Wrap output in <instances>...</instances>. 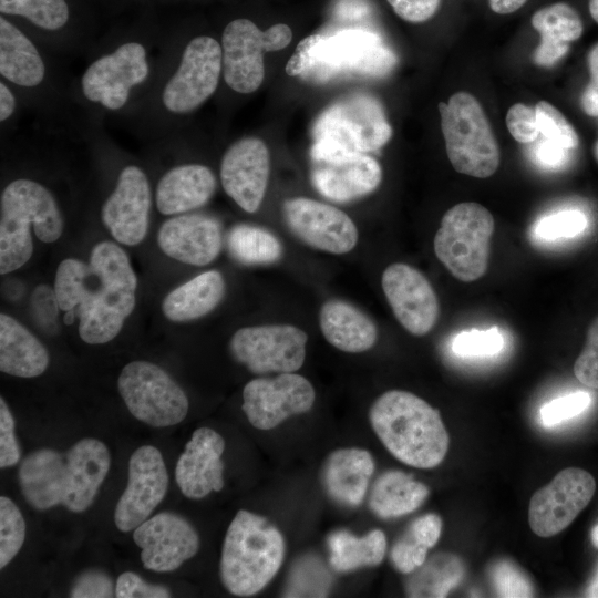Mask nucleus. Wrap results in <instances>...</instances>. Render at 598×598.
<instances>
[{
    "instance_id": "15",
    "label": "nucleus",
    "mask_w": 598,
    "mask_h": 598,
    "mask_svg": "<svg viewBox=\"0 0 598 598\" xmlns=\"http://www.w3.org/2000/svg\"><path fill=\"white\" fill-rule=\"evenodd\" d=\"M594 476L580 467L558 472L529 501L528 523L539 537L548 538L566 529L594 497Z\"/></svg>"
},
{
    "instance_id": "2",
    "label": "nucleus",
    "mask_w": 598,
    "mask_h": 598,
    "mask_svg": "<svg viewBox=\"0 0 598 598\" xmlns=\"http://www.w3.org/2000/svg\"><path fill=\"white\" fill-rule=\"evenodd\" d=\"M110 464L107 447L96 439L80 440L64 452L41 448L21 462V493L34 509L62 505L81 513L92 505Z\"/></svg>"
},
{
    "instance_id": "53",
    "label": "nucleus",
    "mask_w": 598,
    "mask_h": 598,
    "mask_svg": "<svg viewBox=\"0 0 598 598\" xmlns=\"http://www.w3.org/2000/svg\"><path fill=\"white\" fill-rule=\"evenodd\" d=\"M588 66L590 82L582 93L581 105L587 115L598 116V43L589 51Z\"/></svg>"
},
{
    "instance_id": "35",
    "label": "nucleus",
    "mask_w": 598,
    "mask_h": 598,
    "mask_svg": "<svg viewBox=\"0 0 598 598\" xmlns=\"http://www.w3.org/2000/svg\"><path fill=\"white\" fill-rule=\"evenodd\" d=\"M442 519L437 514H426L414 519L393 544L390 559L394 568L408 575L425 560L429 549L439 542Z\"/></svg>"
},
{
    "instance_id": "59",
    "label": "nucleus",
    "mask_w": 598,
    "mask_h": 598,
    "mask_svg": "<svg viewBox=\"0 0 598 598\" xmlns=\"http://www.w3.org/2000/svg\"><path fill=\"white\" fill-rule=\"evenodd\" d=\"M591 543L596 548H598V524L594 526L591 530Z\"/></svg>"
},
{
    "instance_id": "5",
    "label": "nucleus",
    "mask_w": 598,
    "mask_h": 598,
    "mask_svg": "<svg viewBox=\"0 0 598 598\" xmlns=\"http://www.w3.org/2000/svg\"><path fill=\"white\" fill-rule=\"evenodd\" d=\"M396 62L394 52L375 32L348 28L302 39L286 64V73L316 81L339 74L383 76Z\"/></svg>"
},
{
    "instance_id": "19",
    "label": "nucleus",
    "mask_w": 598,
    "mask_h": 598,
    "mask_svg": "<svg viewBox=\"0 0 598 598\" xmlns=\"http://www.w3.org/2000/svg\"><path fill=\"white\" fill-rule=\"evenodd\" d=\"M152 189L146 173L137 165H125L101 207V219L120 244L138 245L148 229Z\"/></svg>"
},
{
    "instance_id": "14",
    "label": "nucleus",
    "mask_w": 598,
    "mask_h": 598,
    "mask_svg": "<svg viewBox=\"0 0 598 598\" xmlns=\"http://www.w3.org/2000/svg\"><path fill=\"white\" fill-rule=\"evenodd\" d=\"M307 333L291 324L244 327L231 337L235 360L255 374L289 373L306 359Z\"/></svg>"
},
{
    "instance_id": "8",
    "label": "nucleus",
    "mask_w": 598,
    "mask_h": 598,
    "mask_svg": "<svg viewBox=\"0 0 598 598\" xmlns=\"http://www.w3.org/2000/svg\"><path fill=\"white\" fill-rule=\"evenodd\" d=\"M151 48L140 40H126L105 48L84 69L79 91L85 103L114 113L137 105L148 92L157 71Z\"/></svg>"
},
{
    "instance_id": "50",
    "label": "nucleus",
    "mask_w": 598,
    "mask_h": 598,
    "mask_svg": "<svg viewBox=\"0 0 598 598\" xmlns=\"http://www.w3.org/2000/svg\"><path fill=\"white\" fill-rule=\"evenodd\" d=\"M115 597L117 598H167L169 590L162 585H153L144 581L138 575L125 571L117 577L115 584Z\"/></svg>"
},
{
    "instance_id": "49",
    "label": "nucleus",
    "mask_w": 598,
    "mask_h": 598,
    "mask_svg": "<svg viewBox=\"0 0 598 598\" xmlns=\"http://www.w3.org/2000/svg\"><path fill=\"white\" fill-rule=\"evenodd\" d=\"M21 457V450L14 434V420L4 402L0 399V467H11Z\"/></svg>"
},
{
    "instance_id": "55",
    "label": "nucleus",
    "mask_w": 598,
    "mask_h": 598,
    "mask_svg": "<svg viewBox=\"0 0 598 598\" xmlns=\"http://www.w3.org/2000/svg\"><path fill=\"white\" fill-rule=\"evenodd\" d=\"M527 0H488L491 9L498 14H508L522 8Z\"/></svg>"
},
{
    "instance_id": "22",
    "label": "nucleus",
    "mask_w": 598,
    "mask_h": 598,
    "mask_svg": "<svg viewBox=\"0 0 598 598\" xmlns=\"http://www.w3.org/2000/svg\"><path fill=\"white\" fill-rule=\"evenodd\" d=\"M270 155L258 137H243L224 153L219 177L225 193L245 212L259 209L268 185Z\"/></svg>"
},
{
    "instance_id": "44",
    "label": "nucleus",
    "mask_w": 598,
    "mask_h": 598,
    "mask_svg": "<svg viewBox=\"0 0 598 598\" xmlns=\"http://www.w3.org/2000/svg\"><path fill=\"white\" fill-rule=\"evenodd\" d=\"M491 577L499 597H532L533 585L524 571L509 560H499L492 567Z\"/></svg>"
},
{
    "instance_id": "21",
    "label": "nucleus",
    "mask_w": 598,
    "mask_h": 598,
    "mask_svg": "<svg viewBox=\"0 0 598 598\" xmlns=\"http://www.w3.org/2000/svg\"><path fill=\"white\" fill-rule=\"evenodd\" d=\"M385 298L401 326L414 336H424L435 326L440 305L426 277L414 267L396 262L382 274Z\"/></svg>"
},
{
    "instance_id": "46",
    "label": "nucleus",
    "mask_w": 598,
    "mask_h": 598,
    "mask_svg": "<svg viewBox=\"0 0 598 598\" xmlns=\"http://www.w3.org/2000/svg\"><path fill=\"white\" fill-rule=\"evenodd\" d=\"M32 313L35 322L47 332L58 330L60 306L54 288L47 285L35 287L31 296Z\"/></svg>"
},
{
    "instance_id": "31",
    "label": "nucleus",
    "mask_w": 598,
    "mask_h": 598,
    "mask_svg": "<svg viewBox=\"0 0 598 598\" xmlns=\"http://www.w3.org/2000/svg\"><path fill=\"white\" fill-rule=\"evenodd\" d=\"M44 346L14 318L0 315V370L9 375L34 378L49 365Z\"/></svg>"
},
{
    "instance_id": "18",
    "label": "nucleus",
    "mask_w": 598,
    "mask_h": 598,
    "mask_svg": "<svg viewBox=\"0 0 598 598\" xmlns=\"http://www.w3.org/2000/svg\"><path fill=\"white\" fill-rule=\"evenodd\" d=\"M282 214L290 231L312 248L341 255L351 251L358 243L353 220L332 205L295 197L283 203Z\"/></svg>"
},
{
    "instance_id": "9",
    "label": "nucleus",
    "mask_w": 598,
    "mask_h": 598,
    "mask_svg": "<svg viewBox=\"0 0 598 598\" xmlns=\"http://www.w3.org/2000/svg\"><path fill=\"white\" fill-rule=\"evenodd\" d=\"M392 136L382 105L371 95L348 96L321 113L313 127L312 161L377 151Z\"/></svg>"
},
{
    "instance_id": "38",
    "label": "nucleus",
    "mask_w": 598,
    "mask_h": 598,
    "mask_svg": "<svg viewBox=\"0 0 598 598\" xmlns=\"http://www.w3.org/2000/svg\"><path fill=\"white\" fill-rule=\"evenodd\" d=\"M0 12L21 17L47 32L61 31L70 20L66 0H0Z\"/></svg>"
},
{
    "instance_id": "28",
    "label": "nucleus",
    "mask_w": 598,
    "mask_h": 598,
    "mask_svg": "<svg viewBox=\"0 0 598 598\" xmlns=\"http://www.w3.org/2000/svg\"><path fill=\"white\" fill-rule=\"evenodd\" d=\"M374 472L371 453L359 447L331 452L323 464L322 482L327 494L337 503L359 506L368 492Z\"/></svg>"
},
{
    "instance_id": "27",
    "label": "nucleus",
    "mask_w": 598,
    "mask_h": 598,
    "mask_svg": "<svg viewBox=\"0 0 598 598\" xmlns=\"http://www.w3.org/2000/svg\"><path fill=\"white\" fill-rule=\"evenodd\" d=\"M217 181L203 164L173 166L156 184L155 203L162 215H179L204 206L214 195Z\"/></svg>"
},
{
    "instance_id": "34",
    "label": "nucleus",
    "mask_w": 598,
    "mask_h": 598,
    "mask_svg": "<svg viewBox=\"0 0 598 598\" xmlns=\"http://www.w3.org/2000/svg\"><path fill=\"white\" fill-rule=\"evenodd\" d=\"M330 565L339 573L374 567L382 563L386 551V537L373 529L358 537L348 530H337L328 538Z\"/></svg>"
},
{
    "instance_id": "40",
    "label": "nucleus",
    "mask_w": 598,
    "mask_h": 598,
    "mask_svg": "<svg viewBox=\"0 0 598 598\" xmlns=\"http://www.w3.org/2000/svg\"><path fill=\"white\" fill-rule=\"evenodd\" d=\"M503 347L504 338L496 327L487 330H465L452 340V351L463 358L493 357L499 353Z\"/></svg>"
},
{
    "instance_id": "42",
    "label": "nucleus",
    "mask_w": 598,
    "mask_h": 598,
    "mask_svg": "<svg viewBox=\"0 0 598 598\" xmlns=\"http://www.w3.org/2000/svg\"><path fill=\"white\" fill-rule=\"evenodd\" d=\"M536 116L539 133L567 150L578 145V135L567 118L554 105L539 101L536 106Z\"/></svg>"
},
{
    "instance_id": "11",
    "label": "nucleus",
    "mask_w": 598,
    "mask_h": 598,
    "mask_svg": "<svg viewBox=\"0 0 598 598\" xmlns=\"http://www.w3.org/2000/svg\"><path fill=\"white\" fill-rule=\"evenodd\" d=\"M494 228L493 215L481 204H456L442 217L434 236V252L456 279L475 281L487 270Z\"/></svg>"
},
{
    "instance_id": "3",
    "label": "nucleus",
    "mask_w": 598,
    "mask_h": 598,
    "mask_svg": "<svg viewBox=\"0 0 598 598\" xmlns=\"http://www.w3.org/2000/svg\"><path fill=\"white\" fill-rule=\"evenodd\" d=\"M369 421L384 447L409 466L433 468L447 454L450 436L440 412L411 392L381 394L369 410Z\"/></svg>"
},
{
    "instance_id": "47",
    "label": "nucleus",
    "mask_w": 598,
    "mask_h": 598,
    "mask_svg": "<svg viewBox=\"0 0 598 598\" xmlns=\"http://www.w3.org/2000/svg\"><path fill=\"white\" fill-rule=\"evenodd\" d=\"M505 122L513 138L519 143L534 142L539 135L536 111L525 104L512 105L507 111Z\"/></svg>"
},
{
    "instance_id": "54",
    "label": "nucleus",
    "mask_w": 598,
    "mask_h": 598,
    "mask_svg": "<svg viewBox=\"0 0 598 598\" xmlns=\"http://www.w3.org/2000/svg\"><path fill=\"white\" fill-rule=\"evenodd\" d=\"M17 106V93L8 83L0 80V122L2 125L13 117Z\"/></svg>"
},
{
    "instance_id": "51",
    "label": "nucleus",
    "mask_w": 598,
    "mask_h": 598,
    "mask_svg": "<svg viewBox=\"0 0 598 598\" xmlns=\"http://www.w3.org/2000/svg\"><path fill=\"white\" fill-rule=\"evenodd\" d=\"M388 2L401 19L420 23L435 14L441 0H388Z\"/></svg>"
},
{
    "instance_id": "30",
    "label": "nucleus",
    "mask_w": 598,
    "mask_h": 598,
    "mask_svg": "<svg viewBox=\"0 0 598 598\" xmlns=\"http://www.w3.org/2000/svg\"><path fill=\"white\" fill-rule=\"evenodd\" d=\"M533 28L540 34V43L533 54L539 66H553L569 49V43L582 34L579 14L567 3L557 2L537 10L532 17Z\"/></svg>"
},
{
    "instance_id": "26",
    "label": "nucleus",
    "mask_w": 598,
    "mask_h": 598,
    "mask_svg": "<svg viewBox=\"0 0 598 598\" xmlns=\"http://www.w3.org/2000/svg\"><path fill=\"white\" fill-rule=\"evenodd\" d=\"M382 181L380 164L364 153L313 161L311 182L326 198L344 203L365 196Z\"/></svg>"
},
{
    "instance_id": "43",
    "label": "nucleus",
    "mask_w": 598,
    "mask_h": 598,
    "mask_svg": "<svg viewBox=\"0 0 598 598\" xmlns=\"http://www.w3.org/2000/svg\"><path fill=\"white\" fill-rule=\"evenodd\" d=\"M591 402V395L585 391L571 392L553 399L540 408V422L544 426L563 423L585 412Z\"/></svg>"
},
{
    "instance_id": "20",
    "label": "nucleus",
    "mask_w": 598,
    "mask_h": 598,
    "mask_svg": "<svg viewBox=\"0 0 598 598\" xmlns=\"http://www.w3.org/2000/svg\"><path fill=\"white\" fill-rule=\"evenodd\" d=\"M167 487L168 473L159 450L152 445L135 450L128 461L127 486L114 512L116 527L123 533L134 530L163 501Z\"/></svg>"
},
{
    "instance_id": "41",
    "label": "nucleus",
    "mask_w": 598,
    "mask_h": 598,
    "mask_svg": "<svg viewBox=\"0 0 598 598\" xmlns=\"http://www.w3.org/2000/svg\"><path fill=\"white\" fill-rule=\"evenodd\" d=\"M587 227V218L577 209H565L537 220L534 234L538 239L555 241L573 238L581 234Z\"/></svg>"
},
{
    "instance_id": "45",
    "label": "nucleus",
    "mask_w": 598,
    "mask_h": 598,
    "mask_svg": "<svg viewBox=\"0 0 598 598\" xmlns=\"http://www.w3.org/2000/svg\"><path fill=\"white\" fill-rule=\"evenodd\" d=\"M574 374L584 385L598 389V317L587 330L584 349L574 364Z\"/></svg>"
},
{
    "instance_id": "4",
    "label": "nucleus",
    "mask_w": 598,
    "mask_h": 598,
    "mask_svg": "<svg viewBox=\"0 0 598 598\" xmlns=\"http://www.w3.org/2000/svg\"><path fill=\"white\" fill-rule=\"evenodd\" d=\"M157 66L155 79L141 101L150 102L167 124L196 111L217 90L223 76L220 43L209 35H197L181 49L178 58Z\"/></svg>"
},
{
    "instance_id": "6",
    "label": "nucleus",
    "mask_w": 598,
    "mask_h": 598,
    "mask_svg": "<svg viewBox=\"0 0 598 598\" xmlns=\"http://www.w3.org/2000/svg\"><path fill=\"white\" fill-rule=\"evenodd\" d=\"M34 235L43 243L58 240L63 217L52 192L42 183L27 178L9 182L0 195V272H12L32 256Z\"/></svg>"
},
{
    "instance_id": "17",
    "label": "nucleus",
    "mask_w": 598,
    "mask_h": 598,
    "mask_svg": "<svg viewBox=\"0 0 598 598\" xmlns=\"http://www.w3.org/2000/svg\"><path fill=\"white\" fill-rule=\"evenodd\" d=\"M44 50L14 23L0 17V76L29 102H40L54 87V73Z\"/></svg>"
},
{
    "instance_id": "57",
    "label": "nucleus",
    "mask_w": 598,
    "mask_h": 598,
    "mask_svg": "<svg viewBox=\"0 0 598 598\" xmlns=\"http://www.w3.org/2000/svg\"><path fill=\"white\" fill-rule=\"evenodd\" d=\"M589 12L592 19L598 23V0H589Z\"/></svg>"
},
{
    "instance_id": "25",
    "label": "nucleus",
    "mask_w": 598,
    "mask_h": 598,
    "mask_svg": "<svg viewBox=\"0 0 598 598\" xmlns=\"http://www.w3.org/2000/svg\"><path fill=\"white\" fill-rule=\"evenodd\" d=\"M224 451L225 441L219 433L206 426L194 431L175 468V480L184 496L200 499L223 489Z\"/></svg>"
},
{
    "instance_id": "1",
    "label": "nucleus",
    "mask_w": 598,
    "mask_h": 598,
    "mask_svg": "<svg viewBox=\"0 0 598 598\" xmlns=\"http://www.w3.org/2000/svg\"><path fill=\"white\" fill-rule=\"evenodd\" d=\"M136 288L126 252L111 241L95 245L87 264L66 258L55 272L60 309L75 312L79 334L89 344L106 343L120 333L134 310Z\"/></svg>"
},
{
    "instance_id": "13",
    "label": "nucleus",
    "mask_w": 598,
    "mask_h": 598,
    "mask_svg": "<svg viewBox=\"0 0 598 598\" xmlns=\"http://www.w3.org/2000/svg\"><path fill=\"white\" fill-rule=\"evenodd\" d=\"M117 388L131 414L147 425H175L188 413L189 403L183 389L152 362L127 363L120 373Z\"/></svg>"
},
{
    "instance_id": "23",
    "label": "nucleus",
    "mask_w": 598,
    "mask_h": 598,
    "mask_svg": "<svg viewBox=\"0 0 598 598\" xmlns=\"http://www.w3.org/2000/svg\"><path fill=\"white\" fill-rule=\"evenodd\" d=\"M135 544L142 548L141 560L146 569L172 571L196 555L199 537L194 527L174 513L156 514L134 529Z\"/></svg>"
},
{
    "instance_id": "56",
    "label": "nucleus",
    "mask_w": 598,
    "mask_h": 598,
    "mask_svg": "<svg viewBox=\"0 0 598 598\" xmlns=\"http://www.w3.org/2000/svg\"><path fill=\"white\" fill-rule=\"evenodd\" d=\"M585 596L598 598V566L595 570L591 581L589 582L586 589Z\"/></svg>"
},
{
    "instance_id": "36",
    "label": "nucleus",
    "mask_w": 598,
    "mask_h": 598,
    "mask_svg": "<svg viewBox=\"0 0 598 598\" xmlns=\"http://www.w3.org/2000/svg\"><path fill=\"white\" fill-rule=\"evenodd\" d=\"M461 559L447 553H439L425 560L406 582L410 597H445L463 577Z\"/></svg>"
},
{
    "instance_id": "48",
    "label": "nucleus",
    "mask_w": 598,
    "mask_h": 598,
    "mask_svg": "<svg viewBox=\"0 0 598 598\" xmlns=\"http://www.w3.org/2000/svg\"><path fill=\"white\" fill-rule=\"evenodd\" d=\"M115 596V585L100 569H89L76 577L70 591L72 598H110Z\"/></svg>"
},
{
    "instance_id": "39",
    "label": "nucleus",
    "mask_w": 598,
    "mask_h": 598,
    "mask_svg": "<svg viewBox=\"0 0 598 598\" xmlns=\"http://www.w3.org/2000/svg\"><path fill=\"white\" fill-rule=\"evenodd\" d=\"M25 537V523L18 506L7 496L0 497V568L18 554Z\"/></svg>"
},
{
    "instance_id": "16",
    "label": "nucleus",
    "mask_w": 598,
    "mask_h": 598,
    "mask_svg": "<svg viewBox=\"0 0 598 598\" xmlns=\"http://www.w3.org/2000/svg\"><path fill=\"white\" fill-rule=\"evenodd\" d=\"M316 392L308 379L289 372L274 378H257L243 390V411L258 430L277 427L288 417L308 412Z\"/></svg>"
},
{
    "instance_id": "32",
    "label": "nucleus",
    "mask_w": 598,
    "mask_h": 598,
    "mask_svg": "<svg viewBox=\"0 0 598 598\" xmlns=\"http://www.w3.org/2000/svg\"><path fill=\"white\" fill-rule=\"evenodd\" d=\"M225 290V280L219 271H205L168 292L163 299L162 311L174 322L196 320L219 305Z\"/></svg>"
},
{
    "instance_id": "37",
    "label": "nucleus",
    "mask_w": 598,
    "mask_h": 598,
    "mask_svg": "<svg viewBox=\"0 0 598 598\" xmlns=\"http://www.w3.org/2000/svg\"><path fill=\"white\" fill-rule=\"evenodd\" d=\"M226 241L231 257L243 265H269L282 256L278 238L258 226L238 224L228 231Z\"/></svg>"
},
{
    "instance_id": "58",
    "label": "nucleus",
    "mask_w": 598,
    "mask_h": 598,
    "mask_svg": "<svg viewBox=\"0 0 598 598\" xmlns=\"http://www.w3.org/2000/svg\"><path fill=\"white\" fill-rule=\"evenodd\" d=\"M75 319H76V315H75V312L73 310H69V311L64 312L63 322L66 326L73 324Z\"/></svg>"
},
{
    "instance_id": "29",
    "label": "nucleus",
    "mask_w": 598,
    "mask_h": 598,
    "mask_svg": "<svg viewBox=\"0 0 598 598\" xmlns=\"http://www.w3.org/2000/svg\"><path fill=\"white\" fill-rule=\"evenodd\" d=\"M319 324L326 340L343 352H364L378 339V329L372 319L355 306L340 299L327 300L321 306Z\"/></svg>"
},
{
    "instance_id": "10",
    "label": "nucleus",
    "mask_w": 598,
    "mask_h": 598,
    "mask_svg": "<svg viewBox=\"0 0 598 598\" xmlns=\"http://www.w3.org/2000/svg\"><path fill=\"white\" fill-rule=\"evenodd\" d=\"M447 157L454 169L487 178L498 168L501 152L484 110L474 95L456 92L439 103Z\"/></svg>"
},
{
    "instance_id": "7",
    "label": "nucleus",
    "mask_w": 598,
    "mask_h": 598,
    "mask_svg": "<svg viewBox=\"0 0 598 598\" xmlns=\"http://www.w3.org/2000/svg\"><path fill=\"white\" fill-rule=\"evenodd\" d=\"M281 532L267 518L240 509L225 535L219 574L224 587L238 597L261 591L285 558Z\"/></svg>"
},
{
    "instance_id": "12",
    "label": "nucleus",
    "mask_w": 598,
    "mask_h": 598,
    "mask_svg": "<svg viewBox=\"0 0 598 598\" xmlns=\"http://www.w3.org/2000/svg\"><path fill=\"white\" fill-rule=\"evenodd\" d=\"M292 39L291 29L277 23L260 30L251 20L230 21L221 35L223 79L236 93L258 90L265 76L264 54L286 48Z\"/></svg>"
},
{
    "instance_id": "60",
    "label": "nucleus",
    "mask_w": 598,
    "mask_h": 598,
    "mask_svg": "<svg viewBox=\"0 0 598 598\" xmlns=\"http://www.w3.org/2000/svg\"><path fill=\"white\" fill-rule=\"evenodd\" d=\"M594 152H595L596 159L598 161V141H597V143L595 144Z\"/></svg>"
},
{
    "instance_id": "33",
    "label": "nucleus",
    "mask_w": 598,
    "mask_h": 598,
    "mask_svg": "<svg viewBox=\"0 0 598 598\" xmlns=\"http://www.w3.org/2000/svg\"><path fill=\"white\" fill-rule=\"evenodd\" d=\"M429 487L402 471L382 473L370 492L369 507L382 519L396 518L416 511L427 498Z\"/></svg>"
},
{
    "instance_id": "24",
    "label": "nucleus",
    "mask_w": 598,
    "mask_h": 598,
    "mask_svg": "<svg viewBox=\"0 0 598 598\" xmlns=\"http://www.w3.org/2000/svg\"><path fill=\"white\" fill-rule=\"evenodd\" d=\"M157 244L168 257L193 266H205L218 256L223 245L220 223L205 214H179L165 220Z\"/></svg>"
},
{
    "instance_id": "52",
    "label": "nucleus",
    "mask_w": 598,
    "mask_h": 598,
    "mask_svg": "<svg viewBox=\"0 0 598 598\" xmlns=\"http://www.w3.org/2000/svg\"><path fill=\"white\" fill-rule=\"evenodd\" d=\"M568 152L566 147L544 137L534 148L533 157L539 166L556 169L567 162Z\"/></svg>"
}]
</instances>
